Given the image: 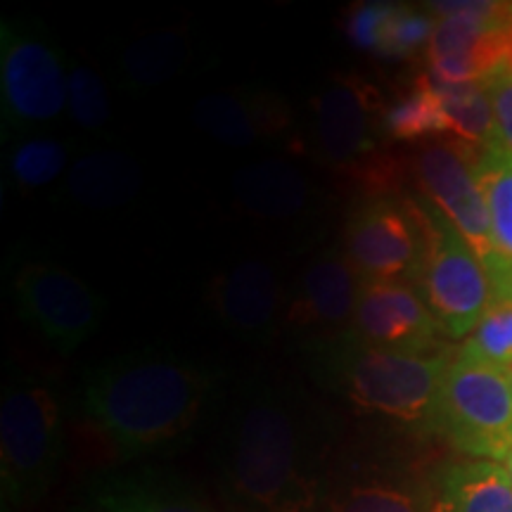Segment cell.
Returning <instances> with one entry per match:
<instances>
[{"mask_svg":"<svg viewBox=\"0 0 512 512\" xmlns=\"http://www.w3.org/2000/svg\"><path fill=\"white\" fill-rule=\"evenodd\" d=\"M313 408L292 389L254 384L233 411L226 479L254 512H320L325 496Z\"/></svg>","mask_w":512,"mask_h":512,"instance_id":"6da1fadb","label":"cell"},{"mask_svg":"<svg viewBox=\"0 0 512 512\" xmlns=\"http://www.w3.org/2000/svg\"><path fill=\"white\" fill-rule=\"evenodd\" d=\"M216 377L162 351L114 356L83 375V413L121 458L174 446L207 408Z\"/></svg>","mask_w":512,"mask_h":512,"instance_id":"7a4b0ae2","label":"cell"},{"mask_svg":"<svg viewBox=\"0 0 512 512\" xmlns=\"http://www.w3.org/2000/svg\"><path fill=\"white\" fill-rule=\"evenodd\" d=\"M313 373L356 411L434 432L441 382L453 356L399 354L344 337L311 354Z\"/></svg>","mask_w":512,"mask_h":512,"instance_id":"3957f363","label":"cell"},{"mask_svg":"<svg viewBox=\"0 0 512 512\" xmlns=\"http://www.w3.org/2000/svg\"><path fill=\"white\" fill-rule=\"evenodd\" d=\"M62 458L60 403L43 382L17 377L0 403V498L3 512L41 501Z\"/></svg>","mask_w":512,"mask_h":512,"instance_id":"277c9868","label":"cell"},{"mask_svg":"<svg viewBox=\"0 0 512 512\" xmlns=\"http://www.w3.org/2000/svg\"><path fill=\"white\" fill-rule=\"evenodd\" d=\"M387 102L358 74H332L309 107V145L318 162L368 178L370 195L387 192V166L380 159L382 112Z\"/></svg>","mask_w":512,"mask_h":512,"instance_id":"5b68a950","label":"cell"},{"mask_svg":"<svg viewBox=\"0 0 512 512\" xmlns=\"http://www.w3.org/2000/svg\"><path fill=\"white\" fill-rule=\"evenodd\" d=\"M425 223V261L415 287L451 339H467L489 309L494 287L475 249L425 195L415 197Z\"/></svg>","mask_w":512,"mask_h":512,"instance_id":"8992f818","label":"cell"},{"mask_svg":"<svg viewBox=\"0 0 512 512\" xmlns=\"http://www.w3.org/2000/svg\"><path fill=\"white\" fill-rule=\"evenodd\" d=\"M67 62L41 27L3 19L0 27V112L3 138L55 124L67 110Z\"/></svg>","mask_w":512,"mask_h":512,"instance_id":"52a82bcc","label":"cell"},{"mask_svg":"<svg viewBox=\"0 0 512 512\" xmlns=\"http://www.w3.org/2000/svg\"><path fill=\"white\" fill-rule=\"evenodd\" d=\"M434 432L470 460L505 463L512 453V377L458 354L441 382Z\"/></svg>","mask_w":512,"mask_h":512,"instance_id":"ba28073f","label":"cell"},{"mask_svg":"<svg viewBox=\"0 0 512 512\" xmlns=\"http://www.w3.org/2000/svg\"><path fill=\"white\" fill-rule=\"evenodd\" d=\"M425 223L415 197L368 195L344 226V254L366 283H413L425 261Z\"/></svg>","mask_w":512,"mask_h":512,"instance_id":"9c48e42d","label":"cell"},{"mask_svg":"<svg viewBox=\"0 0 512 512\" xmlns=\"http://www.w3.org/2000/svg\"><path fill=\"white\" fill-rule=\"evenodd\" d=\"M366 280L344 249H323L299 273L287 302L285 328L309 354L349 335Z\"/></svg>","mask_w":512,"mask_h":512,"instance_id":"30bf717a","label":"cell"},{"mask_svg":"<svg viewBox=\"0 0 512 512\" xmlns=\"http://www.w3.org/2000/svg\"><path fill=\"white\" fill-rule=\"evenodd\" d=\"M17 311L60 354H74L105 318L107 302L74 273L53 264H31L17 273Z\"/></svg>","mask_w":512,"mask_h":512,"instance_id":"8fae6325","label":"cell"},{"mask_svg":"<svg viewBox=\"0 0 512 512\" xmlns=\"http://www.w3.org/2000/svg\"><path fill=\"white\" fill-rule=\"evenodd\" d=\"M475 150L477 147L465 143L425 145L415 157V171L427 200H432L451 219L467 245L475 249L491 280L496 254L489 209L472 171Z\"/></svg>","mask_w":512,"mask_h":512,"instance_id":"7c38bea8","label":"cell"},{"mask_svg":"<svg viewBox=\"0 0 512 512\" xmlns=\"http://www.w3.org/2000/svg\"><path fill=\"white\" fill-rule=\"evenodd\" d=\"M444 335L418 287L411 283H363L349 339L399 354H441Z\"/></svg>","mask_w":512,"mask_h":512,"instance_id":"4fadbf2b","label":"cell"},{"mask_svg":"<svg viewBox=\"0 0 512 512\" xmlns=\"http://www.w3.org/2000/svg\"><path fill=\"white\" fill-rule=\"evenodd\" d=\"M209 306L235 337L266 344L285 328L287 294L283 278L261 259H245L221 271L209 285Z\"/></svg>","mask_w":512,"mask_h":512,"instance_id":"5bb4252c","label":"cell"},{"mask_svg":"<svg viewBox=\"0 0 512 512\" xmlns=\"http://www.w3.org/2000/svg\"><path fill=\"white\" fill-rule=\"evenodd\" d=\"M197 128L221 145L249 147L290 131L287 102L264 88H233L204 95L192 105Z\"/></svg>","mask_w":512,"mask_h":512,"instance_id":"9a60e30c","label":"cell"},{"mask_svg":"<svg viewBox=\"0 0 512 512\" xmlns=\"http://www.w3.org/2000/svg\"><path fill=\"white\" fill-rule=\"evenodd\" d=\"M233 202L242 214L264 221H287L311 207L313 188L297 166L264 159L245 164L230 178Z\"/></svg>","mask_w":512,"mask_h":512,"instance_id":"2e32d148","label":"cell"},{"mask_svg":"<svg viewBox=\"0 0 512 512\" xmlns=\"http://www.w3.org/2000/svg\"><path fill=\"white\" fill-rule=\"evenodd\" d=\"M434 491L384 467H356L325 484L320 512H432Z\"/></svg>","mask_w":512,"mask_h":512,"instance_id":"e0dca14e","label":"cell"},{"mask_svg":"<svg viewBox=\"0 0 512 512\" xmlns=\"http://www.w3.org/2000/svg\"><path fill=\"white\" fill-rule=\"evenodd\" d=\"M472 171L491 219L496 254L491 287L494 292L512 290V150L501 143L477 147Z\"/></svg>","mask_w":512,"mask_h":512,"instance_id":"ac0fdd59","label":"cell"},{"mask_svg":"<svg viewBox=\"0 0 512 512\" xmlns=\"http://www.w3.org/2000/svg\"><path fill=\"white\" fill-rule=\"evenodd\" d=\"M143 171L117 150H93L72 162L64 176V195L83 209H117L138 195Z\"/></svg>","mask_w":512,"mask_h":512,"instance_id":"d6986e66","label":"cell"},{"mask_svg":"<svg viewBox=\"0 0 512 512\" xmlns=\"http://www.w3.org/2000/svg\"><path fill=\"white\" fill-rule=\"evenodd\" d=\"M432 512H512V479L494 460H460L441 472Z\"/></svg>","mask_w":512,"mask_h":512,"instance_id":"ffe728a7","label":"cell"},{"mask_svg":"<svg viewBox=\"0 0 512 512\" xmlns=\"http://www.w3.org/2000/svg\"><path fill=\"white\" fill-rule=\"evenodd\" d=\"M190 38L181 29H159L140 36L119 57V81L128 93L140 95L176 79L190 60Z\"/></svg>","mask_w":512,"mask_h":512,"instance_id":"44dd1931","label":"cell"},{"mask_svg":"<svg viewBox=\"0 0 512 512\" xmlns=\"http://www.w3.org/2000/svg\"><path fill=\"white\" fill-rule=\"evenodd\" d=\"M441 112L446 117L448 133L470 147H486L498 143L494 107L484 83H448L427 72Z\"/></svg>","mask_w":512,"mask_h":512,"instance_id":"7402d4cb","label":"cell"},{"mask_svg":"<svg viewBox=\"0 0 512 512\" xmlns=\"http://www.w3.org/2000/svg\"><path fill=\"white\" fill-rule=\"evenodd\" d=\"M382 131L389 140H422L439 133H448L446 117L441 112L439 98L434 93L427 74H422L415 86L401 98L384 105Z\"/></svg>","mask_w":512,"mask_h":512,"instance_id":"603a6c76","label":"cell"},{"mask_svg":"<svg viewBox=\"0 0 512 512\" xmlns=\"http://www.w3.org/2000/svg\"><path fill=\"white\" fill-rule=\"evenodd\" d=\"M69 147L53 136H19L10 140V181L22 190H38L69 171Z\"/></svg>","mask_w":512,"mask_h":512,"instance_id":"cb8c5ba5","label":"cell"},{"mask_svg":"<svg viewBox=\"0 0 512 512\" xmlns=\"http://www.w3.org/2000/svg\"><path fill=\"white\" fill-rule=\"evenodd\" d=\"M458 356L501 370L512 368V290L494 292L489 309Z\"/></svg>","mask_w":512,"mask_h":512,"instance_id":"d4e9b609","label":"cell"},{"mask_svg":"<svg viewBox=\"0 0 512 512\" xmlns=\"http://www.w3.org/2000/svg\"><path fill=\"white\" fill-rule=\"evenodd\" d=\"M98 503L105 512H214L183 491L136 479L107 484Z\"/></svg>","mask_w":512,"mask_h":512,"instance_id":"484cf974","label":"cell"},{"mask_svg":"<svg viewBox=\"0 0 512 512\" xmlns=\"http://www.w3.org/2000/svg\"><path fill=\"white\" fill-rule=\"evenodd\" d=\"M67 112L83 131L100 133L110 126L112 107L102 76L91 64L72 62L67 69Z\"/></svg>","mask_w":512,"mask_h":512,"instance_id":"4316f807","label":"cell"},{"mask_svg":"<svg viewBox=\"0 0 512 512\" xmlns=\"http://www.w3.org/2000/svg\"><path fill=\"white\" fill-rule=\"evenodd\" d=\"M437 22L439 19L434 17L432 10H415L396 5L380 53L387 57H411L422 48L427 50L434 29H437Z\"/></svg>","mask_w":512,"mask_h":512,"instance_id":"83f0119b","label":"cell"},{"mask_svg":"<svg viewBox=\"0 0 512 512\" xmlns=\"http://www.w3.org/2000/svg\"><path fill=\"white\" fill-rule=\"evenodd\" d=\"M396 12L394 3H361L349 15V38L356 48L380 53L384 34Z\"/></svg>","mask_w":512,"mask_h":512,"instance_id":"f1b7e54d","label":"cell"},{"mask_svg":"<svg viewBox=\"0 0 512 512\" xmlns=\"http://www.w3.org/2000/svg\"><path fill=\"white\" fill-rule=\"evenodd\" d=\"M482 83L494 107L498 143L512 150V67L501 62Z\"/></svg>","mask_w":512,"mask_h":512,"instance_id":"f546056e","label":"cell"},{"mask_svg":"<svg viewBox=\"0 0 512 512\" xmlns=\"http://www.w3.org/2000/svg\"><path fill=\"white\" fill-rule=\"evenodd\" d=\"M505 470H508V475L512 479V453L508 456V460H505Z\"/></svg>","mask_w":512,"mask_h":512,"instance_id":"4dcf8cb0","label":"cell"},{"mask_svg":"<svg viewBox=\"0 0 512 512\" xmlns=\"http://www.w3.org/2000/svg\"><path fill=\"white\" fill-rule=\"evenodd\" d=\"M510 377H512V368H510Z\"/></svg>","mask_w":512,"mask_h":512,"instance_id":"1f68e13d","label":"cell"}]
</instances>
